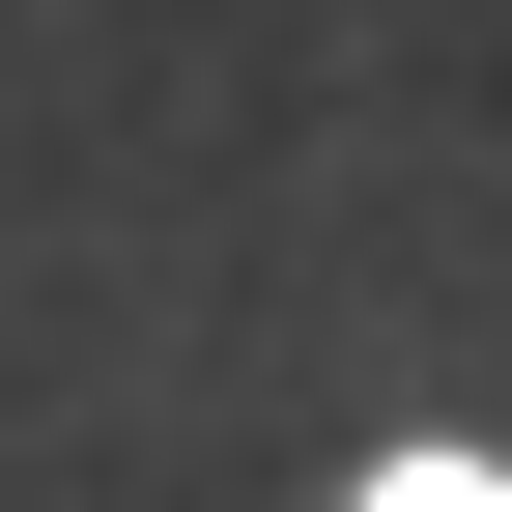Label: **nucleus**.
Segmentation results:
<instances>
[{
	"label": "nucleus",
	"instance_id": "nucleus-1",
	"mask_svg": "<svg viewBox=\"0 0 512 512\" xmlns=\"http://www.w3.org/2000/svg\"><path fill=\"white\" fill-rule=\"evenodd\" d=\"M370 512H512V484H484V456H399V484H370Z\"/></svg>",
	"mask_w": 512,
	"mask_h": 512
}]
</instances>
